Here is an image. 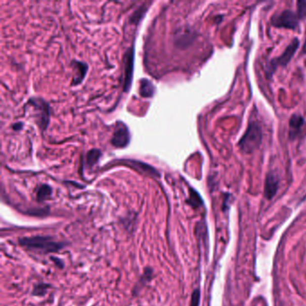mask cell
<instances>
[{
	"instance_id": "6",
	"label": "cell",
	"mask_w": 306,
	"mask_h": 306,
	"mask_svg": "<svg viewBox=\"0 0 306 306\" xmlns=\"http://www.w3.org/2000/svg\"><path fill=\"white\" fill-rule=\"evenodd\" d=\"M133 61H134V51L133 48L128 50L125 59V74H124V91L127 92L132 85L133 76Z\"/></svg>"
},
{
	"instance_id": "12",
	"label": "cell",
	"mask_w": 306,
	"mask_h": 306,
	"mask_svg": "<svg viewBox=\"0 0 306 306\" xmlns=\"http://www.w3.org/2000/svg\"><path fill=\"white\" fill-rule=\"evenodd\" d=\"M188 202L194 207H199L200 205H202L203 203L202 199L199 197V195L193 190L191 191V196H190V199L188 200Z\"/></svg>"
},
{
	"instance_id": "17",
	"label": "cell",
	"mask_w": 306,
	"mask_h": 306,
	"mask_svg": "<svg viewBox=\"0 0 306 306\" xmlns=\"http://www.w3.org/2000/svg\"><path fill=\"white\" fill-rule=\"evenodd\" d=\"M302 54H306V31H305V40H304V43H303V46H302Z\"/></svg>"
},
{
	"instance_id": "4",
	"label": "cell",
	"mask_w": 306,
	"mask_h": 306,
	"mask_svg": "<svg viewBox=\"0 0 306 306\" xmlns=\"http://www.w3.org/2000/svg\"><path fill=\"white\" fill-rule=\"evenodd\" d=\"M299 19L296 14L290 10H285L279 14H275L271 17V24L278 28H286L294 30L299 26Z\"/></svg>"
},
{
	"instance_id": "8",
	"label": "cell",
	"mask_w": 306,
	"mask_h": 306,
	"mask_svg": "<svg viewBox=\"0 0 306 306\" xmlns=\"http://www.w3.org/2000/svg\"><path fill=\"white\" fill-rule=\"evenodd\" d=\"M304 125V119L301 115L294 114L289 120V137L290 139H294L301 132Z\"/></svg>"
},
{
	"instance_id": "1",
	"label": "cell",
	"mask_w": 306,
	"mask_h": 306,
	"mask_svg": "<svg viewBox=\"0 0 306 306\" xmlns=\"http://www.w3.org/2000/svg\"><path fill=\"white\" fill-rule=\"evenodd\" d=\"M22 246L29 250H38L43 253L58 252L63 248L64 243L57 242L50 236H32L19 239Z\"/></svg>"
},
{
	"instance_id": "3",
	"label": "cell",
	"mask_w": 306,
	"mask_h": 306,
	"mask_svg": "<svg viewBox=\"0 0 306 306\" xmlns=\"http://www.w3.org/2000/svg\"><path fill=\"white\" fill-rule=\"evenodd\" d=\"M299 41L297 38H294V40L291 41L290 44L286 47L285 52H283L281 55L279 56L277 59L271 60V62L268 65V69H267V74L270 76H272L276 71V69L278 67H286L288 63L290 62L291 60L293 59L295 52L297 51L299 47Z\"/></svg>"
},
{
	"instance_id": "16",
	"label": "cell",
	"mask_w": 306,
	"mask_h": 306,
	"mask_svg": "<svg viewBox=\"0 0 306 306\" xmlns=\"http://www.w3.org/2000/svg\"><path fill=\"white\" fill-rule=\"evenodd\" d=\"M199 298H200V293H199V291L197 289V290H195L194 292H193V294H192L191 306H199Z\"/></svg>"
},
{
	"instance_id": "9",
	"label": "cell",
	"mask_w": 306,
	"mask_h": 306,
	"mask_svg": "<svg viewBox=\"0 0 306 306\" xmlns=\"http://www.w3.org/2000/svg\"><path fill=\"white\" fill-rule=\"evenodd\" d=\"M140 95L143 97H151L155 93V88L153 83L147 79H143L140 84Z\"/></svg>"
},
{
	"instance_id": "14",
	"label": "cell",
	"mask_w": 306,
	"mask_h": 306,
	"mask_svg": "<svg viewBox=\"0 0 306 306\" xmlns=\"http://www.w3.org/2000/svg\"><path fill=\"white\" fill-rule=\"evenodd\" d=\"M296 16L299 20H303L306 18V1L297 2V14Z\"/></svg>"
},
{
	"instance_id": "7",
	"label": "cell",
	"mask_w": 306,
	"mask_h": 306,
	"mask_svg": "<svg viewBox=\"0 0 306 306\" xmlns=\"http://www.w3.org/2000/svg\"><path fill=\"white\" fill-rule=\"evenodd\" d=\"M278 190V179L277 175L273 172H269L265 181L264 194L266 199H271L274 198Z\"/></svg>"
},
{
	"instance_id": "2",
	"label": "cell",
	"mask_w": 306,
	"mask_h": 306,
	"mask_svg": "<svg viewBox=\"0 0 306 306\" xmlns=\"http://www.w3.org/2000/svg\"><path fill=\"white\" fill-rule=\"evenodd\" d=\"M263 140V130L258 122L251 121L247 127L243 138L240 139L238 146L244 153L250 154L257 150Z\"/></svg>"
},
{
	"instance_id": "10",
	"label": "cell",
	"mask_w": 306,
	"mask_h": 306,
	"mask_svg": "<svg viewBox=\"0 0 306 306\" xmlns=\"http://www.w3.org/2000/svg\"><path fill=\"white\" fill-rule=\"evenodd\" d=\"M76 67L77 70H76V75L74 77L73 84H77V83H81L82 80L83 79V77L85 76V74H86V70H88V66L85 64L77 62Z\"/></svg>"
},
{
	"instance_id": "5",
	"label": "cell",
	"mask_w": 306,
	"mask_h": 306,
	"mask_svg": "<svg viewBox=\"0 0 306 306\" xmlns=\"http://www.w3.org/2000/svg\"><path fill=\"white\" fill-rule=\"evenodd\" d=\"M129 132L123 123H119L111 139V143L117 147H125L129 143Z\"/></svg>"
},
{
	"instance_id": "15",
	"label": "cell",
	"mask_w": 306,
	"mask_h": 306,
	"mask_svg": "<svg viewBox=\"0 0 306 306\" xmlns=\"http://www.w3.org/2000/svg\"><path fill=\"white\" fill-rule=\"evenodd\" d=\"M49 288V285L46 284H39V285H36L33 288V292L32 294L33 295H37V296H42L43 294H46L47 289Z\"/></svg>"
},
{
	"instance_id": "11",
	"label": "cell",
	"mask_w": 306,
	"mask_h": 306,
	"mask_svg": "<svg viewBox=\"0 0 306 306\" xmlns=\"http://www.w3.org/2000/svg\"><path fill=\"white\" fill-rule=\"evenodd\" d=\"M52 195V188L48 185H43L37 191V199L39 201H42L45 199H49Z\"/></svg>"
},
{
	"instance_id": "13",
	"label": "cell",
	"mask_w": 306,
	"mask_h": 306,
	"mask_svg": "<svg viewBox=\"0 0 306 306\" xmlns=\"http://www.w3.org/2000/svg\"><path fill=\"white\" fill-rule=\"evenodd\" d=\"M101 152L99 150H91V151L89 152L88 154V165H94L95 163H97L98 162V160H99L100 156H101Z\"/></svg>"
}]
</instances>
